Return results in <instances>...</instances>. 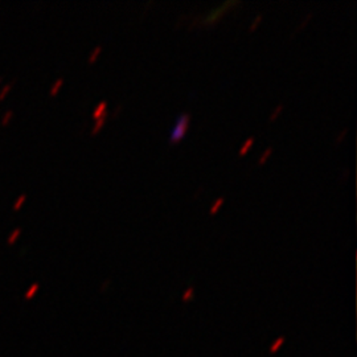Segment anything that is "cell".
Masks as SVG:
<instances>
[{
  "mask_svg": "<svg viewBox=\"0 0 357 357\" xmlns=\"http://www.w3.org/2000/svg\"><path fill=\"white\" fill-rule=\"evenodd\" d=\"M191 125V113L188 112H184V113H180L176 116V121H175V125L171 130V134H169V143L171 144H176L180 141H183V138L185 137L188 128Z\"/></svg>",
  "mask_w": 357,
  "mask_h": 357,
  "instance_id": "cell-1",
  "label": "cell"
},
{
  "mask_svg": "<svg viewBox=\"0 0 357 357\" xmlns=\"http://www.w3.org/2000/svg\"><path fill=\"white\" fill-rule=\"evenodd\" d=\"M225 13L224 10H221L220 7L216 8V10H213L212 13H208V16L204 17V22H203V24L205 26H209V24H215L217 20H218V17H221L222 16V13Z\"/></svg>",
  "mask_w": 357,
  "mask_h": 357,
  "instance_id": "cell-2",
  "label": "cell"
},
{
  "mask_svg": "<svg viewBox=\"0 0 357 357\" xmlns=\"http://www.w3.org/2000/svg\"><path fill=\"white\" fill-rule=\"evenodd\" d=\"M106 109H107V101H102V102L98 103L97 107L93 110V114H91L93 115V118H94V119H98L100 116H102V115L107 112Z\"/></svg>",
  "mask_w": 357,
  "mask_h": 357,
  "instance_id": "cell-3",
  "label": "cell"
},
{
  "mask_svg": "<svg viewBox=\"0 0 357 357\" xmlns=\"http://www.w3.org/2000/svg\"><path fill=\"white\" fill-rule=\"evenodd\" d=\"M107 116H109V113L106 112L102 116H100L98 119H96V123H94V128L91 130V134H97V132L103 128V125H105V122H106Z\"/></svg>",
  "mask_w": 357,
  "mask_h": 357,
  "instance_id": "cell-4",
  "label": "cell"
},
{
  "mask_svg": "<svg viewBox=\"0 0 357 357\" xmlns=\"http://www.w3.org/2000/svg\"><path fill=\"white\" fill-rule=\"evenodd\" d=\"M253 144H255V137H249L246 141L243 142V144L241 146L238 153H240V155H245V153L249 151V149H252Z\"/></svg>",
  "mask_w": 357,
  "mask_h": 357,
  "instance_id": "cell-5",
  "label": "cell"
},
{
  "mask_svg": "<svg viewBox=\"0 0 357 357\" xmlns=\"http://www.w3.org/2000/svg\"><path fill=\"white\" fill-rule=\"evenodd\" d=\"M224 202H225V199H224V197H220V199L215 200V203L211 205V208H209V213H211V215H215L217 211H218V209L222 206Z\"/></svg>",
  "mask_w": 357,
  "mask_h": 357,
  "instance_id": "cell-6",
  "label": "cell"
},
{
  "mask_svg": "<svg viewBox=\"0 0 357 357\" xmlns=\"http://www.w3.org/2000/svg\"><path fill=\"white\" fill-rule=\"evenodd\" d=\"M101 52H102V45H97L93 51L90 52L89 59H88V61H89L90 64L97 60V57L100 56Z\"/></svg>",
  "mask_w": 357,
  "mask_h": 357,
  "instance_id": "cell-7",
  "label": "cell"
},
{
  "mask_svg": "<svg viewBox=\"0 0 357 357\" xmlns=\"http://www.w3.org/2000/svg\"><path fill=\"white\" fill-rule=\"evenodd\" d=\"M193 295H195V289L193 287H188L184 294H183V296H181V301L183 302H190L193 299Z\"/></svg>",
  "mask_w": 357,
  "mask_h": 357,
  "instance_id": "cell-8",
  "label": "cell"
},
{
  "mask_svg": "<svg viewBox=\"0 0 357 357\" xmlns=\"http://www.w3.org/2000/svg\"><path fill=\"white\" fill-rule=\"evenodd\" d=\"M273 153V147H268L264 153H262V155L259 156V159H258V165H264L266 160L268 159V156Z\"/></svg>",
  "mask_w": 357,
  "mask_h": 357,
  "instance_id": "cell-9",
  "label": "cell"
},
{
  "mask_svg": "<svg viewBox=\"0 0 357 357\" xmlns=\"http://www.w3.org/2000/svg\"><path fill=\"white\" fill-rule=\"evenodd\" d=\"M63 84H64V78H59L53 85H52L51 90H50V93H51V96H54L59 89L63 86Z\"/></svg>",
  "mask_w": 357,
  "mask_h": 357,
  "instance_id": "cell-10",
  "label": "cell"
},
{
  "mask_svg": "<svg viewBox=\"0 0 357 357\" xmlns=\"http://www.w3.org/2000/svg\"><path fill=\"white\" fill-rule=\"evenodd\" d=\"M283 343H284V336L278 337V339H277V342L270 347V354H275V352L281 348V345L283 344Z\"/></svg>",
  "mask_w": 357,
  "mask_h": 357,
  "instance_id": "cell-11",
  "label": "cell"
},
{
  "mask_svg": "<svg viewBox=\"0 0 357 357\" xmlns=\"http://www.w3.org/2000/svg\"><path fill=\"white\" fill-rule=\"evenodd\" d=\"M282 110H283V103H280V105H278V106L274 109V112L270 114V118H268V119H270V121H274V119H277V116L281 114Z\"/></svg>",
  "mask_w": 357,
  "mask_h": 357,
  "instance_id": "cell-12",
  "label": "cell"
},
{
  "mask_svg": "<svg viewBox=\"0 0 357 357\" xmlns=\"http://www.w3.org/2000/svg\"><path fill=\"white\" fill-rule=\"evenodd\" d=\"M26 195H22V196H20V197H19V199H17V200L15 202V205H13V209H15V211H17V209H19V208H20V206L23 205V203L26 202Z\"/></svg>",
  "mask_w": 357,
  "mask_h": 357,
  "instance_id": "cell-13",
  "label": "cell"
},
{
  "mask_svg": "<svg viewBox=\"0 0 357 357\" xmlns=\"http://www.w3.org/2000/svg\"><path fill=\"white\" fill-rule=\"evenodd\" d=\"M262 17H264V15H258V16L255 17V20H253V23H252V24H250V26H249V29H250V31H255V28L258 26V24L261 23Z\"/></svg>",
  "mask_w": 357,
  "mask_h": 357,
  "instance_id": "cell-14",
  "label": "cell"
},
{
  "mask_svg": "<svg viewBox=\"0 0 357 357\" xmlns=\"http://www.w3.org/2000/svg\"><path fill=\"white\" fill-rule=\"evenodd\" d=\"M20 233H22V229L19 228V229H15L13 231V234L8 237V243H15V240L20 236Z\"/></svg>",
  "mask_w": 357,
  "mask_h": 357,
  "instance_id": "cell-15",
  "label": "cell"
},
{
  "mask_svg": "<svg viewBox=\"0 0 357 357\" xmlns=\"http://www.w3.org/2000/svg\"><path fill=\"white\" fill-rule=\"evenodd\" d=\"M15 82V81H13ZM13 82H11V84H8V85H6L4 88H3V90L0 91V100H3L4 97H6V94L11 90V88H13Z\"/></svg>",
  "mask_w": 357,
  "mask_h": 357,
  "instance_id": "cell-16",
  "label": "cell"
},
{
  "mask_svg": "<svg viewBox=\"0 0 357 357\" xmlns=\"http://www.w3.org/2000/svg\"><path fill=\"white\" fill-rule=\"evenodd\" d=\"M38 284H33V286H32V287H31V290H29V291H28V293L26 294V299H29V298H32V295H33V294H35V293H36V291H38Z\"/></svg>",
  "mask_w": 357,
  "mask_h": 357,
  "instance_id": "cell-17",
  "label": "cell"
},
{
  "mask_svg": "<svg viewBox=\"0 0 357 357\" xmlns=\"http://www.w3.org/2000/svg\"><path fill=\"white\" fill-rule=\"evenodd\" d=\"M13 113L11 110H10V112H7V113L4 114V116H3V119H1V123H3V125H6V123L11 119V116H13Z\"/></svg>",
  "mask_w": 357,
  "mask_h": 357,
  "instance_id": "cell-18",
  "label": "cell"
},
{
  "mask_svg": "<svg viewBox=\"0 0 357 357\" xmlns=\"http://www.w3.org/2000/svg\"><path fill=\"white\" fill-rule=\"evenodd\" d=\"M345 134H348V128H343V130H342V132L337 135L336 143H340V142L343 141V138H344Z\"/></svg>",
  "mask_w": 357,
  "mask_h": 357,
  "instance_id": "cell-19",
  "label": "cell"
}]
</instances>
